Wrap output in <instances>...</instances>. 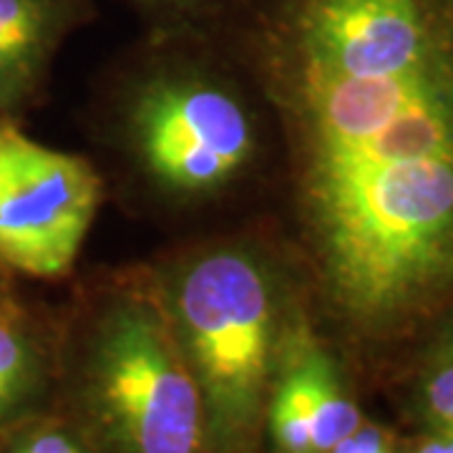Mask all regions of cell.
Returning a JSON list of instances; mask_svg holds the SVG:
<instances>
[{"mask_svg": "<svg viewBox=\"0 0 453 453\" xmlns=\"http://www.w3.org/2000/svg\"><path fill=\"white\" fill-rule=\"evenodd\" d=\"M297 41L303 64L340 76H390L449 56L421 0H305Z\"/></svg>", "mask_w": 453, "mask_h": 453, "instance_id": "8992f818", "label": "cell"}, {"mask_svg": "<svg viewBox=\"0 0 453 453\" xmlns=\"http://www.w3.org/2000/svg\"><path fill=\"white\" fill-rule=\"evenodd\" d=\"M151 3H162V5H174V8H187V5H195L199 0H151Z\"/></svg>", "mask_w": 453, "mask_h": 453, "instance_id": "9a60e30c", "label": "cell"}, {"mask_svg": "<svg viewBox=\"0 0 453 453\" xmlns=\"http://www.w3.org/2000/svg\"><path fill=\"white\" fill-rule=\"evenodd\" d=\"M131 142L159 187L181 196L226 187L255 154V124L226 88L196 76H162L136 94Z\"/></svg>", "mask_w": 453, "mask_h": 453, "instance_id": "5b68a950", "label": "cell"}, {"mask_svg": "<svg viewBox=\"0 0 453 453\" xmlns=\"http://www.w3.org/2000/svg\"><path fill=\"white\" fill-rule=\"evenodd\" d=\"M333 449H340L342 453H395L388 434L372 423H360L350 436L342 438Z\"/></svg>", "mask_w": 453, "mask_h": 453, "instance_id": "7c38bea8", "label": "cell"}, {"mask_svg": "<svg viewBox=\"0 0 453 453\" xmlns=\"http://www.w3.org/2000/svg\"><path fill=\"white\" fill-rule=\"evenodd\" d=\"M333 357L305 325L280 338L265 426L277 453H325L360 426Z\"/></svg>", "mask_w": 453, "mask_h": 453, "instance_id": "52a82bcc", "label": "cell"}, {"mask_svg": "<svg viewBox=\"0 0 453 453\" xmlns=\"http://www.w3.org/2000/svg\"><path fill=\"white\" fill-rule=\"evenodd\" d=\"M79 393L104 453H210L195 375L166 310L149 297H119L101 310Z\"/></svg>", "mask_w": 453, "mask_h": 453, "instance_id": "3957f363", "label": "cell"}, {"mask_svg": "<svg viewBox=\"0 0 453 453\" xmlns=\"http://www.w3.org/2000/svg\"><path fill=\"white\" fill-rule=\"evenodd\" d=\"M310 234L338 310L365 330L405 323L453 288V159L305 179Z\"/></svg>", "mask_w": 453, "mask_h": 453, "instance_id": "6da1fadb", "label": "cell"}, {"mask_svg": "<svg viewBox=\"0 0 453 453\" xmlns=\"http://www.w3.org/2000/svg\"><path fill=\"white\" fill-rule=\"evenodd\" d=\"M56 31V0H0V111L28 96Z\"/></svg>", "mask_w": 453, "mask_h": 453, "instance_id": "9c48e42d", "label": "cell"}, {"mask_svg": "<svg viewBox=\"0 0 453 453\" xmlns=\"http://www.w3.org/2000/svg\"><path fill=\"white\" fill-rule=\"evenodd\" d=\"M164 310L202 395L210 453H252L282 338L270 265L247 247L202 252L179 270Z\"/></svg>", "mask_w": 453, "mask_h": 453, "instance_id": "7a4b0ae2", "label": "cell"}, {"mask_svg": "<svg viewBox=\"0 0 453 453\" xmlns=\"http://www.w3.org/2000/svg\"><path fill=\"white\" fill-rule=\"evenodd\" d=\"M413 453H453V438L431 431V436L423 438L421 443L413 449Z\"/></svg>", "mask_w": 453, "mask_h": 453, "instance_id": "4fadbf2b", "label": "cell"}, {"mask_svg": "<svg viewBox=\"0 0 453 453\" xmlns=\"http://www.w3.org/2000/svg\"><path fill=\"white\" fill-rule=\"evenodd\" d=\"M0 297H3V292H0Z\"/></svg>", "mask_w": 453, "mask_h": 453, "instance_id": "2e32d148", "label": "cell"}, {"mask_svg": "<svg viewBox=\"0 0 453 453\" xmlns=\"http://www.w3.org/2000/svg\"><path fill=\"white\" fill-rule=\"evenodd\" d=\"M436 356L453 357V320H451V325L446 327V333H443V338H441V342H438Z\"/></svg>", "mask_w": 453, "mask_h": 453, "instance_id": "5bb4252c", "label": "cell"}, {"mask_svg": "<svg viewBox=\"0 0 453 453\" xmlns=\"http://www.w3.org/2000/svg\"><path fill=\"white\" fill-rule=\"evenodd\" d=\"M101 204L83 157L41 144L0 119V265L20 275H65Z\"/></svg>", "mask_w": 453, "mask_h": 453, "instance_id": "277c9868", "label": "cell"}, {"mask_svg": "<svg viewBox=\"0 0 453 453\" xmlns=\"http://www.w3.org/2000/svg\"><path fill=\"white\" fill-rule=\"evenodd\" d=\"M49 390V353L38 327L11 297H0V434L38 413Z\"/></svg>", "mask_w": 453, "mask_h": 453, "instance_id": "ba28073f", "label": "cell"}, {"mask_svg": "<svg viewBox=\"0 0 453 453\" xmlns=\"http://www.w3.org/2000/svg\"><path fill=\"white\" fill-rule=\"evenodd\" d=\"M418 405L434 434L453 438V357L434 356L418 388Z\"/></svg>", "mask_w": 453, "mask_h": 453, "instance_id": "8fae6325", "label": "cell"}, {"mask_svg": "<svg viewBox=\"0 0 453 453\" xmlns=\"http://www.w3.org/2000/svg\"><path fill=\"white\" fill-rule=\"evenodd\" d=\"M0 453H96L79 431L56 418L31 416L0 434Z\"/></svg>", "mask_w": 453, "mask_h": 453, "instance_id": "30bf717a", "label": "cell"}]
</instances>
